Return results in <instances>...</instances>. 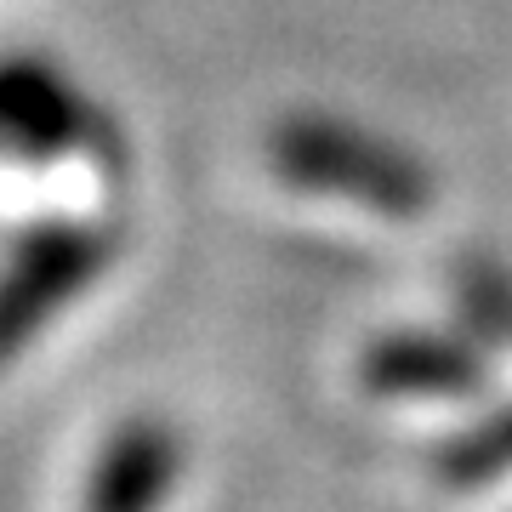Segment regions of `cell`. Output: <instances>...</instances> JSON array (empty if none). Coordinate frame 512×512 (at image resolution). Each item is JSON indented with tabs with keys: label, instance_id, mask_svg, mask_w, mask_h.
Listing matches in <instances>:
<instances>
[{
	"label": "cell",
	"instance_id": "cell-2",
	"mask_svg": "<svg viewBox=\"0 0 512 512\" xmlns=\"http://www.w3.org/2000/svg\"><path fill=\"white\" fill-rule=\"evenodd\" d=\"M120 251V228L103 217H35L12 234L0 279V353L18 359L46 319L69 308Z\"/></svg>",
	"mask_w": 512,
	"mask_h": 512
},
{
	"label": "cell",
	"instance_id": "cell-7",
	"mask_svg": "<svg viewBox=\"0 0 512 512\" xmlns=\"http://www.w3.org/2000/svg\"><path fill=\"white\" fill-rule=\"evenodd\" d=\"M456 319L484 348H512V268L495 256H461L450 274Z\"/></svg>",
	"mask_w": 512,
	"mask_h": 512
},
{
	"label": "cell",
	"instance_id": "cell-4",
	"mask_svg": "<svg viewBox=\"0 0 512 512\" xmlns=\"http://www.w3.org/2000/svg\"><path fill=\"white\" fill-rule=\"evenodd\" d=\"M490 353L473 330H382L359 353L370 399H478L490 387Z\"/></svg>",
	"mask_w": 512,
	"mask_h": 512
},
{
	"label": "cell",
	"instance_id": "cell-1",
	"mask_svg": "<svg viewBox=\"0 0 512 512\" xmlns=\"http://www.w3.org/2000/svg\"><path fill=\"white\" fill-rule=\"evenodd\" d=\"M268 165L302 194L348 200L370 217L416 222L433 211V171L365 126L330 114H291L268 131Z\"/></svg>",
	"mask_w": 512,
	"mask_h": 512
},
{
	"label": "cell",
	"instance_id": "cell-6",
	"mask_svg": "<svg viewBox=\"0 0 512 512\" xmlns=\"http://www.w3.org/2000/svg\"><path fill=\"white\" fill-rule=\"evenodd\" d=\"M507 473H512V399L484 410L473 427L444 433L427 450V478L439 490H484V484H495Z\"/></svg>",
	"mask_w": 512,
	"mask_h": 512
},
{
	"label": "cell",
	"instance_id": "cell-5",
	"mask_svg": "<svg viewBox=\"0 0 512 512\" xmlns=\"http://www.w3.org/2000/svg\"><path fill=\"white\" fill-rule=\"evenodd\" d=\"M177 473H183L177 433L160 416H131L97 450V467L86 478V507L92 512H143L177 484Z\"/></svg>",
	"mask_w": 512,
	"mask_h": 512
},
{
	"label": "cell",
	"instance_id": "cell-3",
	"mask_svg": "<svg viewBox=\"0 0 512 512\" xmlns=\"http://www.w3.org/2000/svg\"><path fill=\"white\" fill-rule=\"evenodd\" d=\"M0 120H6V148L18 165H57V160H92L103 177L126 171L120 137H114L109 114L92 97H80L40 57H12L6 80H0Z\"/></svg>",
	"mask_w": 512,
	"mask_h": 512
}]
</instances>
